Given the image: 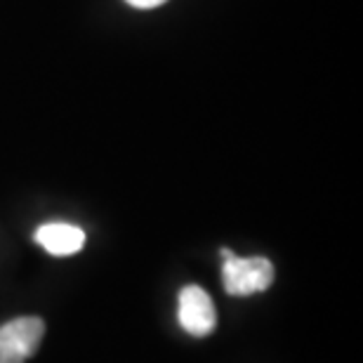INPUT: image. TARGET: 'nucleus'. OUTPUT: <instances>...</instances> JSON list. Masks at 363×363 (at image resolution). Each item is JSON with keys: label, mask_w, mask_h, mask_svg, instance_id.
Here are the masks:
<instances>
[{"label": "nucleus", "mask_w": 363, "mask_h": 363, "mask_svg": "<svg viewBox=\"0 0 363 363\" xmlns=\"http://www.w3.org/2000/svg\"><path fill=\"white\" fill-rule=\"evenodd\" d=\"M222 281L229 295L248 297L264 293L274 283V264L267 257H236L227 248H222Z\"/></svg>", "instance_id": "f257e3e1"}, {"label": "nucleus", "mask_w": 363, "mask_h": 363, "mask_svg": "<svg viewBox=\"0 0 363 363\" xmlns=\"http://www.w3.org/2000/svg\"><path fill=\"white\" fill-rule=\"evenodd\" d=\"M45 323L38 316H19L0 325V363H26L40 347Z\"/></svg>", "instance_id": "f03ea898"}, {"label": "nucleus", "mask_w": 363, "mask_h": 363, "mask_svg": "<svg viewBox=\"0 0 363 363\" xmlns=\"http://www.w3.org/2000/svg\"><path fill=\"white\" fill-rule=\"evenodd\" d=\"M177 318L182 330L191 337H208L217 325V311L210 297L201 286H184L179 290Z\"/></svg>", "instance_id": "7ed1b4c3"}, {"label": "nucleus", "mask_w": 363, "mask_h": 363, "mask_svg": "<svg viewBox=\"0 0 363 363\" xmlns=\"http://www.w3.org/2000/svg\"><path fill=\"white\" fill-rule=\"evenodd\" d=\"M35 241L55 257H69L83 250L85 231L69 222H48L35 231Z\"/></svg>", "instance_id": "20e7f679"}, {"label": "nucleus", "mask_w": 363, "mask_h": 363, "mask_svg": "<svg viewBox=\"0 0 363 363\" xmlns=\"http://www.w3.org/2000/svg\"><path fill=\"white\" fill-rule=\"evenodd\" d=\"M125 3L137 7V10H151V7H158V5L168 3V0H125Z\"/></svg>", "instance_id": "39448f33"}]
</instances>
